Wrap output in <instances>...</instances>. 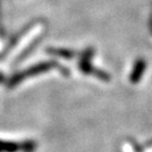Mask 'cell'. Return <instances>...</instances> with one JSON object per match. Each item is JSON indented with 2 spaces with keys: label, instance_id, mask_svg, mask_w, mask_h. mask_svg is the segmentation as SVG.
Here are the masks:
<instances>
[{
  "label": "cell",
  "instance_id": "6da1fadb",
  "mask_svg": "<svg viewBox=\"0 0 152 152\" xmlns=\"http://www.w3.org/2000/svg\"><path fill=\"white\" fill-rule=\"evenodd\" d=\"M17 149V145L15 142L0 140V152H14Z\"/></svg>",
  "mask_w": 152,
  "mask_h": 152
}]
</instances>
